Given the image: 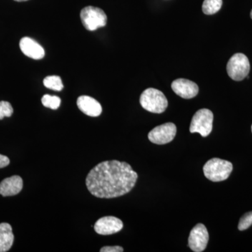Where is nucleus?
<instances>
[{"instance_id":"nucleus-1","label":"nucleus","mask_w":252,"mask_h":252,"mask_svg":"<svg viewBox=\"0 0 252 252\" xmlns=\"http://www.w3.org/2000/svg\"><path fill=\"white\" fill-rule=\"evenodd\" d=\"M138 175L126 162L107 160L97 164L86 179L88 190L99 198H114L129 193Z\"/></svg>"},{"instance_id":"nucleus-18","label":"nucleus","mask_w":252,"mask_h":252,"mask_svg":"<svg viewBox=\"0 0 252 252\" xmlns=\"http://www.w3.org/2000/svg\"><path fill=\"white\" fill-rule=\"evenodd\" d=\"M14 112L12 106L9 102L6 101L0 102V120L4 119V117H10Z\"/></svg>"},{"instance_id":"nucleus-11","label":"nucleus","mask_w":252,"mask_h":252,"mask_svg":"<svg viewBox=\"0 0 252 252\" xmlns=\"http://www.w3.org/2000/svg\"><path fill=\"white\" fill-rule=\"evenodd\" d=\"M20 49L26 56L34 60L42 59L45 56L42 46L28 36L22 38L20 41Z\"/></svg>"},{"instance_id":"nucleus-17","label":"nucleus","mask_w":252,"mask_h":252,"mask_svg":"<svg viewBox=\"0 0 252 252\" xmlns=\"http://www.w3.org/2000/svg\"><path fill=\"white\" fill-rule=\"evenodd\" d=\"M41 102L43 105L47 108L51 109H57L59 108L61 104V99L56 95H50L44 94L41 98Z\"/></svg>"},{"instance_id":"nucleus-6","label":"nucleus","mask_w":252,"mask_h":252,"mask_svg":"<svg viewBox=\"0 0 252 252\" xmlns=\"http://www.w3.org/2000/svg\"><path fill=\"white\" fill-rule=\"evenodd\" d=\"M226 69L228 76L233 80L243 81L248 77L250 70L248 58L240 53L233 55L227 64Z\"/></svg>"},{"instance_id":"nucleus-20","label":"nucleus","mask_w":252,"mask_h":252,"mask_svg":"<svg viewBox=\"0 0 252 252\" xmlns=\"http://www.w3.org/2000/svg\"><path fill=\"white\" fill-rule=\"evenodd\" d=\"M124 248L120 246L104 247L100 250L101 252H123Z\"/></svg>"},{"instance_id":"nucleus-24","label":"nucleus","mask_w":252,"mask_h":252,"mask_svg":"<svg viewBox=\"0 0 252 252\" xmlns=\"http://www.w3.org/2000/svg\"></svg>"},{"instance_id":"nucleus-10","label":"nucleus","mask_w":252,"mask_h":252,"mask_svg":"<svg viewBox=\"0 0 252 252\" xmlns=\"http://www.w3.org/2000/svg\"><path fill=\"white\" fill-rule=\"evenodd\" d=\"M172 89L177 95L185 99H191L198 94V86L193 81L185 79H176L172 83Z\"/></svg>"},{"instance_id":"nucleus-7","label":"nucleus","mask_w":252,"mask_h":252,"mask_svg":"<svg viewBox=\"0 0 252 252\" xmlns=\"http://www.w3.org/2000/svg\"><path fill=\"white\" fill-rule=\"evenodd\" d=\"M177 133V127L172 123H166L154 127L149 132L148 138L156 144H165L172 142Z\"/></svg>"},{"instance_id":"nucleus-5","label":"nucleus","mask_w":252,"mask_h":252,"mask_svg":"<svg viewBox=\"0 0 252 252\" xmlns=\"http://www.w3.org/2000/svg\"><path fill=\"white\" fill-rule=\"evenodd\" d=\"M213 120V113L210 109H200L194 114L189 130L191 133L198 132L204 137H207L211 133Z\"/></svg>"},{"instance_id":"nucleus-22","label":"nucleus","mask_w":252,"mask_h":252,"mask_svg":"<svg viewBox=\"0 0 252 252\" xmlns=\"http://www.w3.org/2000/svg\"><path fill=\"white\" fill-rule=\"evenodd\" d=\"M14 1H28V0H14Z\"/></svg>"},{"instance_id":"nucleus-14","label":"nucleus","mask_w":252,"mask_h":252,"mask_svg":"<svg viewBox=\"0 0 252 252\" xmlns=\"http://www.w3.org/2000/svg\"><path fill=\"white\" fill-rule=\"evenodd\" d=\"M12 227L7 223H0V252L9 251L14 243Z\"/></svg>"},{"instance_id":"nucleus-16","label":"nucleus","mask_w":252,"mask_h":252,"mask_svg":"<svg viewBox=\"0 0 252 252\" xmlns=\"http://www.w3.org/2000/svg\"><path fill=\"white\" fill-rule=\"evenodd\" d=\"M44 85L47 89L56 91H61L63 89L62 79L59 76H49L44 79Z\"/></svg>"},{"instance_id":"nucleus-9","label":"nucleus","mask_w":252,"mask_h":252,"mask_svg":"<svg viewBox=\"0 0 252 252\" xmlns=\"http://www.w3.org/2000/svg\"><path fill=\"white\" fill-rule=\"evenodd\" d=\"M124 227L122 220L115 217H104L94 223V229L97 234L108 235L121 231Z\"/></svg>"},{"instance_id":"nucleus-19","label":"nucleus","mask_w":252,"mask_h":252,"mask_svg":"<svg viewBox=\"0 0 252 252\" xmlns=\"http://www.w3.org/2000/svg\"><path fill=\"white\" fill-rule=\"evenodd\" d=\"M252 225V212H250L245 214V215L240 218V221H239L238 229L240 230H245L250 228Z\"/></svg>"},{"instance_id":"nucleus-3","label":"nucleus","mask_w":252,"mask_h":252,"mask_svg":"<svg viewBox=\"0 0 252 252\" xmlns=\"http://www.w3.org/2000/svg\"><path fill=\"white\" fill-rule=\"evenodd\" d=\"M141 105L149 112L161 114L165 112L168 106V102L165 94L157 89H146L140 96Z\"/></svg>"},{"instance_id":"nucleus-13","label":"nucleus","mask_w":252,"mask_h":252,"mask_svg":"<svg viewBox=\"0 0 252 252\" xmlns=\"http://www.w3.org/2000/svg\"><path fill=\"white\" fill-rule=\"evenodd\" d=\"M23 182L20 176L14 175L1 181L0 183V194L2 196L17 195L23 189Z\"/></svg>"},{"instance_id":"nucleus-4","label":"nucleus","mask_w":252,"mask_h":252,"mask_svg":"<svg viewBox=\"0 0 252 252\" xmlns=\"http://www.w3.org/2000/svg\"><path fill=\"white\" fill-rule=\"evenodd\" d=\"M80 17L83 26L89 31H94L107 25V15L103 10L89 6L81 10Z\"/></svg>"},{"instance_id":"nucleus-21","label":"nucleus","mask_w":252,"mask_h":252,"mask_svg":"<svg viewBox=\"0 0 252 252\" xmlns=\"http://www.w3.org/2000/svg\"><path fill=\"white\" fill-rule=\"evenodd\" d=\"M10 163V160L9 158L6 156L1 155L0 154V168H3L9 165Z\"/></svg>"},{"instance_id":"nucleus-15","label":"nucleus","mask_w":252,"mask_h":252,"mask_svg":"<svg viewBox=\"0 0 252 252\" xmlns=\"http://www.w3.org/2000/svg\"><path fill=\"white\" fill-rule=\"evenodd\" d=\"M222 0H205L203 4L204 14L212 15L216 14L222 6Z\"/></svg>"},{"instance_id":"nucleus-23","label":"nucleus","mask_w":252,"mask_h":252,"mask_svg":"<svg viewBox=\"0 0 252 252\" xmlns=\"http://www.w3.org/2000/svg\"><path fill=\"white\" fill-rule=\"evenodd\" d=\"M251 18H252V11H251Z\"/></svg>"},{"instance_id":"nucleus-2","label":"nucleus","mask_w":252,"mask_h":252,"mask_svg":"<svg viewBox=\"0 0 252 252\" xmlns=\"http://www.w3.org/2000/svg\"><path fill=\"white\" fill-rule=\"evenodd\" d=\"M233 164L227 160L214 158L205 164L203 172L205 177L214 182H222L229 177Z\"/></svg>"},{"instance_id":"nucleus-8","label":"nucleus","mask_w":252,"mask_h":252,"mask_svg":"<svg viewBox=\"0 0 252 252\" xmlns=\"http://www.w3.org/2000/svg\"><path fill=\"white\" fill-rule=\"evenodd\" d=\"M209 241V233L203 223H198L193 227L189 238V247L195 252H203Z\"/></svg>"},{"instance_id":"nucleus-12","label":"nucleus","mask_w":252,"mask_h":252,"mask_svg":"<svg viewBox=\"0 0 252 252\" xmlns=\"http://www.w3.org/2000/svg\"><path fill=\"white\" fill-rule=\"evenodd\" d=\"M77 104L81 112L89 117H97L102 114V106L98 101L90 96H80L78 97Z\"/></svg>"}]
</instances>
